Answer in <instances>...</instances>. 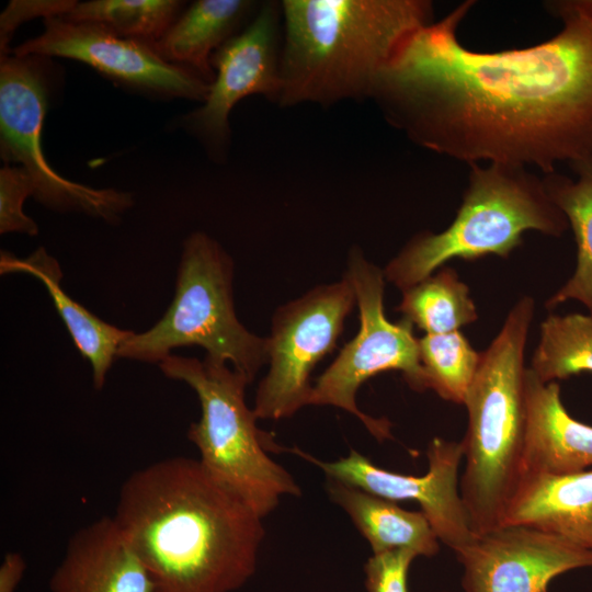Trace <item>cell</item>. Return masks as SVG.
Instances as JSON below:
<instances>
[{
  "mask_svg": "<svg viewBox=\"0 0 592 592\" xmlns=\"http://www.w3.org/2000/svg\"><path fill=\"white\" fill-rule=\"evenodd\" d=\"M465 1L420 27L379 72L371 95L389 125L428 150L470 164L535 167L592 156V22L501 52L464 46Z\"/></svg>",
  "mask_w": 592,
  "mask_h": 592,
  "instance_id": "cell-1",
  "label": "cell"
},
{
  "mask_svg": "<svg viewBox=\"0 0 592 592\" xmlns=\"http://www.w3.org/2000/svg\"><path fill=\"white\" fill-rule=\"evenodd\" d=\"M114 521L156 592H235L257 570L261 517L198 459L171 457L122 485Z\"/></svg>",
  "mask_w": 592,
  "mask_h": 592,
  "instance_id": "cell-2",
  "label": "cell"
},
{
  "mask_svg": "<svg viewBox=\"0 0 592 592\" xmlns=\"http://www.w3.org/2000/svg\"><path fill=\"white\" fill-rule=\"evenodd\" d=\"M277 105L371 99L402 42L433 22L426 0H283Z\"/></svg>",
  "mask_w": 592,
  "mask_h": 592,
  "instance_id": "cell-3",
  "label": "cell"
},
{
  "mask_svg": "<svg viewBox=\"0 0 592 592\" xmlns=\"http://www.w3.org/2000/svg\"><path fill=\"white\" fill-rule=\"evenodd\" d=\"M534 314L531 296L514 304L480 353L464 402L468 426L460 441L465 469L459 490L475 535L501 525L520 479L526 428L524 351Z\"/></svg>",
  "mask_w": 592,
  "mask_h": 592,
  "instance_id": "cell-4",
  "label": "cell"
},
{
  "mask_svg": "<svg viewBox=\"0 0 592 592\" xmlns=\"http://www.w3.org/2000/svg\"><path fill=\"white\" fill-rule=\"evenodd\" d=\"M567 228V218L549 198L543 179L523 167L474 163L453 223L437 234H417L388 262L384 276L403 291L452 259L508 258L525 231L559 237Z\"/></svg>",
  "mask_w": 592,
  "mask_h": 592,
  "instance_id": "cell-5",
  "label": "cell"
},
{
  "mask_svg": "<svg viewBox=\"0 0 592 592\" xmlns=\"http://www.w3.org/2000/svg\"><path fill=\"white\" fill-rule=\"evenodd\" d=\"M159 367L198 397L201 418L190 425L187 437L210 476L263 519L283 497L301 494L294 477L269 455L276 444L258 428V418L247 406L250 383L242 374L207 357L201 361L173 354Z\"/></svg>",
  "mask_w": 592,
  "mask_h": 592,
  "instance_id": "cell-6",
  "label": "cell"
},
{
  "mask_svg": "<svg viewBox=\"0 0 592 592\" xmlns=\"http://www.w3.org/2000/svg\"><path fill=\"white\" fill-rule=\"evenodd\" d=\"M234 261L208 235L184 241L175 294L163 317L150 329L123 341L117 357L161 363L175 348L197 345L205 357L230 364L251 384L267 364V338L250 332L234 304Z\"/></svg>",
  "mask_w": 592,
  "mask_h": 592,
  "instance_id": "cell-7",
  "label": "cell"
},
{
  "mask_svg": "<svg viewBox=\"0 0 592 592\" xmlns=\"http://www.w3.org/2000/svg\"><path fill=\"white\" fill-rule=\"evenodd\" d=\"M344 276L355 293L360 329L317 378L309 406L340 408L358 419L376 439L384 440L390 436L389 422L363 412L356 394L366 380L387 371L400 372L413 390H426L419 339L413 334V325L405 318L397 322L387 319L384 272L358 247L349 252Z\"/></svg>",
  "mask_w": 592,
  "mask_h": 592,
  "instance_id": "cell-8",
  "label": "cell"
},
{
  "mask_svg": "<svg viewBox=\"0 0 592 592\" xmlns=\"http://www.w3.org/2000/svg\"><path fill=\"white\" fill-rule=\"evenodd\" d=\"M355 293L350 281L318 285L277 308L267 338L269 371L257 388L258 420H281L309 406L310 375L333 351Z\"/></svg>",
  "mask_w": 592,
  "mask_h": 592,
  "instance_id": "cell-9",
  "label": "cell"
},
{
  "mask_svg": "<svg viewBox=\"0 0 592 592\" xmlns=\"http://www.w3.org/2000/svg\"><path fill=\"white\" fill-rule=\"evenodd\" d=\"M45 57L12 56L0 65V144L7 162H19L34 184V197L49 208L116 220L133 205L129 193L93 189L61 177L44 157L42 127L47 109Z\"/></svg>",
  "mask_w": 592,
  "mask_h": 592,
  "instance_id": "cell-10",
  "label": "cell"
},
{
  "mask_svg": "<svg viewBox=\"0 0 592 592\" xmlns=\"http://www.w3.org/2000/svg\"><path fill=\"white\" fill-rule=\"evenodd\" d=\"M282 35L281 2L266 1L241 32L213 54L215 77L207 98L184 121L215 158L226 152L229 115L238 102L262 95L277 104Z\"/></svg>",
  "mask_w": 592,
  "mask_h": 592,
  "instance_id": "cell-11",
  "label": "cell"
},
{
  "mask_svg": "<svg viewBox=\"0 0 592 592\" xmlns=\"http://www.w3.org/2000/svg\"><path fill=\"white\" fill-rule=\"evenodd\" d=\"M282 451H288L315 465L328 479L349 483L395 502H417L440 542L455 555L477 536L470 527L459 490L460 442L434 437L426 449L429 468L422 476L387 470L355 449L331 462L321 460L297 446L282 447Z\"/></svg>",
  "mask_w": 592,
  "mask_h": 592,
  "instance_id": "cell-12",
  "label": "cell"
},
{
  "mask_svg": "<svg viewBox=\"0 0 592 592\" xmlns=\"http://www.w3.org/2000/svg\"><path fill=\"white\" fill-rule=\"evenodd\" d=\"M44 32L13 49V55L64 57L82 61L127 86L203 103L209 83L193 70L166 61L150 43L62 16L44 19Z\"/></svg>",
  "mask_w": 592,
  "mask_h": 592,
  "instance_id": "cell-13",
  "label": "cell"
},
{
  "mask_svg": "<svg viewBox=\"0 0 592 592\" xmlns=\"http://www.w3.org/2000/svg\"><path fill=\"white\" fill-rule=\"evenodd\" d=\"M464 592H548L558 576L592 567V550L524 525H500L456 554Z\"/></svg>",
  "mask_w": 592,
  "mask_h": 592,
  "instance_id": "cell-14",
  "label": "cell"
},
{
  "mask_svg": "<svg viewBox=\"0 0 592 592\" xmlns=\"http://www.w3.org/2000/svg\"><path fill=\"white\" fill-rule=\"evenodd\" d=\"M50 592H156L147 568L113 517L77 531L49 579Z\"/></svg>",
  "mask_w": 592,
  "mask_h": 592,
  "instance_id": "cell-15",
  "label": "cell"
},
{
  "mask_svg": "<svg viewBox=\"0 0 592 592\" xmlns=\"http://www.w3.org/2000/svg\"><path fill=\"white\" fill-rule=\"evenodd\" d=\"M526 428L521 475H562L592 466V425L566 410L557 382L525 372ZM520 480V479H519Z\"/></svg>",
  "mask_w": 592,
  "mask_h": 592,
  "instance_id": "cell-16",
  "label": "cell"
},
{
  "mask_svg": "<svg viewBox=\"0 0 592 592\" xmlns=\"http://www.w3.org/2000/svg\"><path fill=\"white\" fill-rule=\"evenodd\" d=\"M501 525H524L592 550V470L520 478Z\"/></svg>",
  "mask_w": 592,
  "mask_h": 592,
  "instance_id": "cell-17",
  "label": "cell"
},
{
  "mask_svg": "<svg viewBox=\"0 0 592 592\" xmlns=\"http://www.w3.org/2000/svg\"><path fill=\"white\" fill-rule=\"evenodd\" d=\"M0 266L2 274L29 273L44 284L73 343L91 364L94 388L102 389L119 345L132 331L101 320L73 300L60 285L62 273L59 263L44 248H38L25 259L2 252Z\"/></svg>",
  "mask_w": 592,
  "mask_h": 592,
  "instance_id": "cell-18",
  "label": "cell"
},
{
  "mask_svg": "<svg viewBox=\"0 0 592 592\" xmlns=\"http://www.w3.org/2000/svg\"><path fill=\"white\" fill-rule=\"evenodd\" d=\"M260 4L250 0H198L183 12L153 48L168 62L186 67L209 84L213 54L250 22Z\"/></svg>",
  "mask_w": 592,
  "mask_h": 592,
  "instance_id": "cell-19",
  "label": "cell"
},
{
  "mask_svg": "<svg viewBox=\"0 0 592 592\" xmlns=\"http://www.w3.org/2000/svg\"><path fill=\"white\" fill-rule=\"evenodd\" d=\"M329 499L340 506L368 542L373 554L406 549L432 557L440 539L422 511H409L395 501L338 480L328 479Z\"/></svg>",
  "mask_w": 592,
  "mask_h": 592,
  "instance_id": "cell-20",
  "label": "cell"
},
{
  "mask_svg": "<svg viewBox=\"0 0 592 592\" xmlns=\"http://www.w3.org/2000/svg\"><path fill=\"white\" fill-rule=\"evenodd\" d=\"M578 179L555 172L543 179L551 202L566 216L577 243V267L572 277L546 301L548 309L568 300L581 301L592 316V156L570 163Z\"/></svg>",
  "mask_w": 592,
  "mask_h": 592,
  "instance_id": "cell-21",
  "label": "cell"
},
{
  "mask_svg": "<svg viewBox=\"0 0 592 592\" xmlns=\"http://www.w3.org/2000/svg\"><path fill=\"white\" fill-rule=\"evenodd\" d=\"M401 292L397 310L425 334L459 331L478 318L468 286L452 267L443 266Z\"/></svg>",
  "mask_w": 592,
  "mask_h": 592,
  "instance_id": "cell-22",
  "label": "cell"
},
{
  "mask_svg": "<svg viewBox=\"0 0 592 592\" xmlns=\"http://www.w3.org/2000/svg\"><path fill=\"white\" fill-rule=\"evenodd\" d=\"M182 7L183 2L177 0H90L77 2L62 18L153 44L175 22Z\"/></svg>",
  "mask_w": 592,
  "mask_h": 592,
  "instance_id": "cell-23",
  "label": "cell"
},
{
  "mask_svg": "<svg viewBox=\"0 0 592 592\" xmlns=\"http://www.w3.org/2000/svg\"><path fill=\"white\" fill-rule=\"evenodd\" d=\"M530 368L544 383L592 373V316L549 315L540 325Z\"/></svg>",
  "mask_w": 592,
  "mask_h": 592,
  "instance_id": "cell-24",
  "label": "cell"
},
{
  "mask_svg": "<svg viewBox=\"0 0 592 592\" xmlns=\"http://www.w3.org/2000/svg\"><path fill=\"white\" fill-rule=\"evenodd\" d=\"M419 354L426 388L464 405L480 362V353L467 338L459 331L424 334L419 339Z\"/></svg>",
  "mask_w": 592,
  "mask_h": 592,
  "instance_id": "cell-25",
  "label": "cell"
},
{
  "mask_svg": "<svg viewBox=\"0 0 592 592\" xmlns=\"http://www.w3.org/2000/svg\"><path fill=\"white\" fill-rule=\"evenodd\" d=\"M34 195V184L22 167L4 166L0 170V234H38L36 223L23 212V203Z\"/></svg>",
  "mask_w": 592,
  "mask_h": 592,
  "instance_id": "cell-26",
  "label": "cell"
},
{
  "mask_svg": "<svg viewBox=\"0 0 592 592\" xmlns=\"http://www.w3.org/2000/svg\"><path fill=\"white\" fill-rule=\"evenodd\" d=\"M417 557L406 549L373 554L364 565L366 591L409 592L408 573Z\"/></svg>",
  "mask_w": 592,
  "mask_h": 592,
  "instance_id": "cell-27",
  "label": "cell"
},
{
  "mask_svg": "<svg viewBox=\"0 0 592 592\" xmlns=\"http://www.w3.org/2000/svg\"><path fill=\"white\" fill-rule=\"evenodd\" d=\"M76 3L77 1L71 0L11 1L7 9L1 13V58L7 56L8 44L15 27L20 23L39 15H43L44 19L64 16L76 5Z\"/></svg>",
  "mask_w": 592,
  "mask_h": 592,
  "instance_id": "cell-28",
  "label": "cell"
},
{
  "mask_svg": "<svg viewBox=\"0 0 592 592\" xmlns=\"http://www.w3.org/2000/svg\"><path fill=\"white\" fill-rule=\"evenodd\" d=\"M26 570V562L19 553H8L0 566V592H15Z\"/></svg>",
  "mask_w": 592,
  "mask_h": 592,
  "instance_id": "cell-29",
  "label": "cell"
},
{
  "mask_svg": "<svg viewBox=\"0 0 592 592\" xmlns=\"http://www.w3.org/2000/svg\"><path fill=\"white\" fill-rule=\"evenodd\" d=\"M546 7L556 16L574 14L592 22V0L549 1Z\"/></svg>",
  "mask_w": 592,
  "mask_h": 592,
  "instance_id": "cell-30",
  "label": "cell"
}]
</instances>
